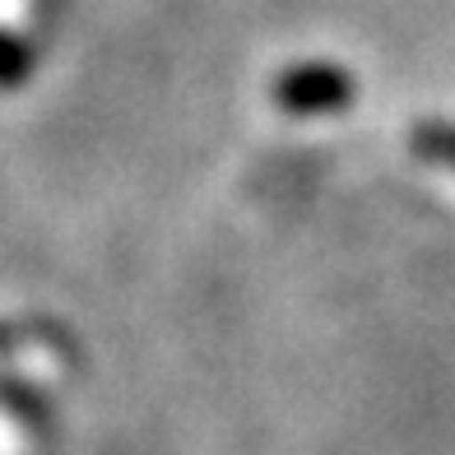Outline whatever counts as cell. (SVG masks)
<instances>
[{"mask_svg": "<svg viewBox=\"0 0 455 455\" xmlns=\"http://www.w3.org/2000/svg\"><path fill=\"white\" fill-rule=\"evenodd\" d=\"M275 98L293 112H330V108H344L354 98V89H348V79L335 66H302L279 79Z\"/></svg>", "mask_w": 455, "mask_h": 455, "instance_id": "1", "label": "cell"}, {"mask_svg": "<svg viewBox=\"0 0 455 455\" xmlns=\"http://www.w3.org/2000/svg\"><path fill=\"white\" fill-rule=\"evenodd\" d=\"M413 149L455 172V126H446V121H423V126L413 131Z\"/></svg>", "mask_w": 455, "mask_h": 455, "instance_id": "2", "label": "cell"}, {"mask_svg": "<svg viewBox=\"0 0 455 455\" xmlns=\"http://www.w3.org/2000/svg\"><path fill=\"white\" fill-rule=\"evenodd\" d=\"M28 75V56L24 47H14L10 37H0V84H14V79Z\"/></svg>", "mask_w": 455, "mask_h": 455, "instance_id": "3", "label": "cell"}]
</instances>
